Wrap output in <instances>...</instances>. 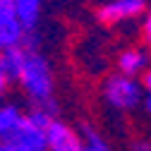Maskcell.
Wrapping results in <instances>:
<instances>
[{
	"mask_svg": "<svg viewBox=\"0 0 151 151\" xmlns=\"http://www.w3.org/2000/svg\"><path fill=\"white\" fill-rule=\"evenodd\" d=\"M0 151H12V146H7V144H0Z\"/></svg>",
	"mask_w": 151,
	"mask_h": 151,
	"instance_id": "cell-16",
	"label": "cell"
},
{
	"mask_svg": "<svg viewBox=\"0 0 151 151\" xmlns=\"http://www.w3.org/2000/svg\"><path fill=\"white\" fill-rule=\"evenodd\" d=\"M46 139H48V151H82L84 149L82 132L60 118H55L50 122V127L46 129Z\"/></svg>",
	"mask_w": 151,
	"mask_h": 151,
	"instance_id": "cell-5",
	"label": "cell"
},
{
	"mask_svg": "<svg viewBox=\"0 0 151 151\" xmlns=\"http://www.w3.org/2000/svg\"><path fill=\"white\" fill-rule=\"evenodd\" d=\"M129 149H132V151H151V142H146V139H134Z\"/></svg>",
	"mask_w": 151,
	"mask_h": 151,
	"instance_id": "cell-15",
	"label": "cell"
},
{
	"mask_svg": "<svg viewBox=\"0 0 151 151\" xmlns=\"http://www.w3.org/2000/svg\"><path fill=\"white\" fill-rule=\"evenodd\" d=\"M101 96L110 108L129 113V110H137L139 106H144V84H142V79L113 72L101 84Z\"/></svg>",
	"mask_w": 151,
	"mask_h": 151,
	"instance_id": "cell-2",
	"label": "cell"
},
{
	"mask_svg": "<svg viewBox=\"0 0 151 151\" xmlns=\"http://www.w3.org/2000/svg\"><path fill=\"white\" fill-rule=\"evenodd\" d=\"M14 12H17V19L24 27L27 36L36 34L41 24V12H43V3L39 0H14Z\"/></svg>",
	"mask_w": 151,
	"mask_h": 151,
	"instance_id": "cell-9",
	"label": "cell"
},
{
	"mask_svg": "<svg viewBox=\"0 0 151 151\" xmlns=\"http://www.w3.org/2000/svg\"><path fill=\"white\" fill-rule=\"evenodd\" d=\"M7 146H12V151H48L46 129L27 118L24 125L17 129V134L12 137V142Z\"/></svg>",
	"mask_w": 151,
	"mask_h": 151,
	"instance_id": "cell-7",
	"label": "cell"
},
{
	"mask_svg": "<svg viewBox=\"0 0 151 151\" xmlns=\"http://www.w3.org/2000/svg\"><path fill=\"white\" fill-rule=\"evenodd\" d=\"M27 41V31L17 19L14 0H0V53L19 48Z\"/></svg>",
	"mask_w": 151,
	"mask_h": 151,
	"instance_id": "cell-4",
	"label": "cell"
},
{
	"mask_svg": "<svg viewBox=\"0 0 151 151\" xmlns=\"http://www.w3.org/2000/svg\"><path fill=\"white\" fill-rule=\"evenodd\" d=\"M12 84V79H10V74L5 72V67H3V63H0V96L7 91V86Z\"/></svg>",
	"mask_w": 151,
	"mask_h": 151,
	"instance_id": "cell-14",
	"label": "cell"
},
{
	"mask_svg": "<svg viewBox=\"0 0 151 151\" xmlns=\"http://www.w3.org/2000/svg\"><path fill=\"white\" fill-rule=\"evenodd\" d=\"M151 70V53L146 46H129L118 53V72L127 77L142 79Z\"/></svg>",
	"mask_w": 151,
	"mask_h": 151,
	"instance_id": "cell-6",
	"label": "cell"
},
{
	"mask_svg": "<svg viewBox=\"0 0 151 151\" xmlns=\"http://www.w3.org/2000/svg\"><path fill=\"white\" fill-rule=\"evenodd\" d=\"M142 84H144V110L151 115V70L142 77Z\"/></svg>",
	"mask_w": 151,
	"mask_h": 151,
	"instance_id": "cell-13",
	"label": "cell"
},
{
	"mask_svg": "<svg viewBox=\"0 0 151 151\" xmlns=\"http://www.w3.org/2000/svg\"><path fill=\"white\" fill-rule=\"evenodd\" d=\"M149 12V5L144 0H110V3H101L96 7V19L103 24H122L132 22Z\"/></svg>",
	"mask_w": 151,
	"mask_h": 151,
	"instance_id": "cell-3",
	"label": "cell"
},
{
	"mask_svg": "<svg viewBox=\"0 0 151 151\" xmlns=\"http://www.w3.org/2000/svg\"><path fill=\"white\" fill-rule=\"evenodd\" d=\"M79 132H82V137H84V149H82V151H110L108 142H106L91 125H82Z\"/></svg>",
	"mask_w": 151,
	"mask_h": 151,
	"instance_id": "cell-11",
	"label": "cell"
},
{
	"mask_svg": "<svg viewBox=\"0 0 151 151\" xmlns=\"http://www.w3.org/2000/svg\"><path fill=\"white\" fill-rule=\"evenodd\" d=\"M27 120V110L14 103H0V144H10Z\"/></svg>",
	"mask_w": 151,
	"mask_h": 151,
	"instance_id": "cell-8",
	"label": "cell"
},
{
	"mask_svg": "<svg viewBox=\"0 0 151 151\" xmlns=\"http://www.w3.org/2000/svg\"><path fill=\"white\" fill-rule=\"evenodd\" d=\"M17 84L22 86L24 96L29 99V108L48 110L50 115L58 113V101L53 96V91H55L53 67H50L48 58L41 50L27 48V60H24V67L19 72V77H17Z\"/></svg>",
	"mask_w": 151,
	"mask_h": 151,
	"instance_id": "cell-1",
	"label": "cell"
},
{
	"mask_svg": "<svg viewBox=\"0 0 151 151\" xmlns=\"http://www.w3.org/2000/svg\"><path fill=\"white\" fill-rule=\"evenodd\" d=\"M24 60H27V48L19 46V48H10L5 53H0V63H3L5 72L10 74V79L17 82V77H19V72L24 67Z\"/></svg>",
	"mask_w": 151,
	"mask_h": 151,
	"instance_id": "cell-10",
	"label": "cell"
},
{
	"mask_svg": "<svg viewBox=\"0 0 151 151\" xmlns=\"http://www.w3.org/2000/svg\"><path fill=\"white\" fill-rule=\"evenodd\" d=\"M142 41H144V46L151 50V7H149V12L144 14V19H142Z\"/></svg>",
	"mask_w": 151,
	"mask_h": 151,
	"instance_id": "cell-12",
	"label": "cell"
}]
</instances>
